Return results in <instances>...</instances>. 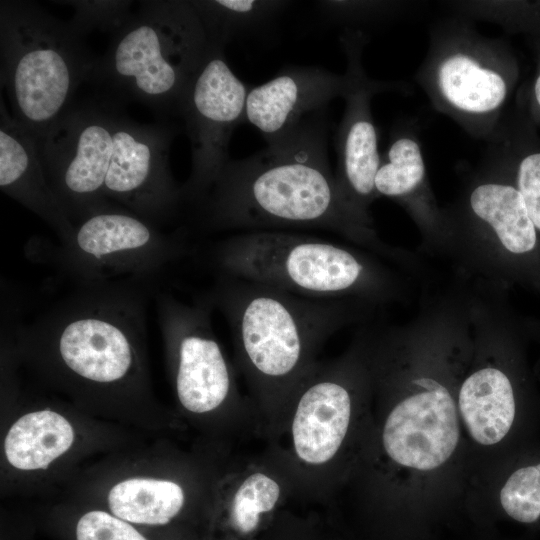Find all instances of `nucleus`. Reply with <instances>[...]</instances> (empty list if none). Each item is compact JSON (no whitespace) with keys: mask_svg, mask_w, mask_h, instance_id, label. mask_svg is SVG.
I'll list each match as a JSON object with an SVG mask.
<instances>
[{"mask_svg":"<svg viewBox=\"0 0 540 540\" xmlns=\"http://www.w3.org/2000/svg\"><path fill=\"white\" fill-rule=\"evenodd\" d=\"M209 45L224 48L233 37L256 28L279 12L287 2L260 0L191 1Z\"/></svg>","mask_w":540,"mask_h":540,"instance_id":"nucleus-23","label":"nucleus"},{"mask_svg":"<svg viewBox=\"0 0 540 540\" xmlns=\"http://www.w3.org/2000/svg\"><path fill=\"white\" fill-rule=\"evenodd\" d=\"M1 191L45 221L62 243L73 235L74 224L49 186L37 139L0 101Z\"/></svg>","mask_w":540,"mask_h":540,"instance_id":"nucleus-17","label":"nucleus"},{"mask_svg":"<svg viewBox=\"0 0 540 540\" xmlns=\"http://www.w3.org/2000/svg\"><path fill=\"white\" fill-rule=\"evenodd\" d=\"M458 407L470 436L484 446L495 445L510 431L516 404L508 375L494 366L470 373L458 393Z\"/></svg>","mask_w":540,"mask_h":540,"instance_id":"nucleus-20","label":"nucleus"},{"mask_svg":"<svg viewBox=\"0 0 540 540\" xmlns=\"http://www.w3.org/2000/svg\"><path fill=\"white\" fill-rule=\"evenodd\" d=\"M207 261L215 274L303 297L377 304L398 293L395 276L377 259L318 236L288 231L233 233L211 244Z\"/></svg>","mask_w":540,"mask_h":540,"instance_id":"nucleus-3","label":"nucleus"},{"mask_svg":"<svg viewBox=\"0 0 540 540\" xmlns=\"http://www.w3.org/2000/svg\"><path fill=\"white\" fill-rule=\"evenodd\" d=\"M513 77L503 45L456 16L432 28L415 74L435 110L470 136L493 141Z\"/></svg>","mask_w":540,"mask_h":540,"instance_id":"nucleus-6","label":"nucleus"},{"mask_svg":"<svg viewBox=\"0 0 540 540\" xmlns=\"http://www.w3.org/2000/svg\"><path fill=\"white\" fill-rule=\"evenodd\" d=\"M345 366L312 372L298 389L291 425L293 449L308 465H323L338 453L348 432L352 390Z\"/></svg>","mask_w":540,"mask_h":540,"instance_id":"nucleus-16","label":"nucleus"},{"mask_svg":"<svg viewBox=\"0 0 540 540\" xmlns=\"http://www.w3.org/2000/svg\"><path fill=\"white\" fill-rule=\"evenodd\" d=\"M59 3L73 8L74 13L68 24L83 38L93 30L110 32L113 35L134 13L131 11L132 1L127 0H76Z\"/></svg>","mask_w":540,"mask_h":540,"instance_id":"nucleus-25","label":"nucleus"},{"mask_svg":"<svg viewBox=\"0 0 540 540\" xmlns=\"http://www.w3.org/2000/svg\"><path fill=\"white\" fill-rule=\"evenodd\" d=\"M332 18L349 23H367L398 15L406 4L396 1H320Z\"/></svg>","mask_w":540,"mask_h":540,"instance_id":"nucleus-27","label":"nucleus"},{"mask_svg":"<svg viewBox=\"0 0 540 540\" xmlns=\"http://www.w3.org/2000/svg\"><path fill=\"white\" fill-rule=\"evenodd\" d=\"M500 503L512 519L531 524L540 519V463L513 472L500 491Z\"/></svg>","mask_w":540,"mask_h":540,"instance_id":"nucleus-24","label":"nucleus"},{"mask_svg":"<svg viewBox=\"0 0 540 540\" xmlns=\"http://www.w3.org/2000/svg\"><path fill=\"white\" fill-rule=\"evenodd\" d=\"M181 235L110 203L76 223L72 237L55 251V262L83 285L153 277L189 253Z\"/></svg>","mask_w":540,"mask_h":540,"instance_id":"nucleus-7","label":"nucleus"},{"mask_svg":"<svg viewBox=\"0 0 540 540\" xmlns=\"http://www.w3.org/2000/svg\"><path fill=\"white\" fill-rule=\"evenodd\" d=\"M114 112L70 107L38 144L49 186L72 223L112 202L104 184L113 151Z\"/></svg>","mask_w":540,"mask_h":540,"instance_id":"nucleus-10","label":"nucleus"},{"mask_svg":"<svg viewBox=\"0 0 540 540\" xmlns=\"http://www.w3.org/2000/svg\"><path fill=\"white\" fill-rule=\"evenodd\" d=\"M231 329L241 361L265 394L299 389L320 345L360 323L375 304L360 299L298 296L261 283L215 274L206 292Z\"/></svg>","mask_w":540,"mask_h":540,"instance_id":"nucleus-2","label":"nucleus"},{"mask_svg":"<svg viewBox=\"0 0 540 540\" xmlns=\"http://www.w3.org/2000/svg\"><path fill=\"white\" fill-rule=\"evenodd\" d=\"M0 58L13 117L38 144L90 80L96 61L68 22L18 0L0 2Z\"/></svg>","mask_w":540,"mask_h":540,"instance_id":"nucleus-5","label":"nucleus"},{"mask_svg":"<svg viewBox=\"0 0 540 540\" xmlns=\"http://www.w3.org/2000/svg\"><path fill=\"white\" fill-rule=\"evenodd\" d=\"M393 86L369 79L361 67L343 98L345 110L336 135L335 177L348 202L365 216H370L369 206L378 198L375 177L381 162L371 99Z\"/></svg>","mask_w":540,"mask_h":540,"instance_id":"nucleus-15","label":"nucleus"},{"mask_svg":"<svg viewBox=\"0 0 540 540\" xmlns=\"http://www.w3.org/2000/svg\"><path fill=\"white\" fill-rule=\"evenodd\" d=\"M107 500L111 513L124 521L165 527L181 513L185 496L173 481L133 478L113 486Z\"/></svg>","mask_w":540,"mask_h":540,"instance_id":"nucleus-22","label":"nucleus"},{"mask_svg":"<svg viewBox=\"0 0 540 540\" xmlns=\"http://www.w3.org/2000/svg\"><path fill=\"white\" fill-rule=\"evenodd\" d=\"M418 390L405 396L386 418L382 443L395 463L420 471L434 470L455 451L460 427L454 399L433 377L411 380Z\"/></svg>","mask_w":540,"mask_h":540,"instance_id":"nucleus-14","label":"nucleus"},{"mask_svg":"<svg viewBox=\"0 0 540 540\" xmlns=\"http://www.w3.org/2000/svg\"><path fill=\"white\" fill-rule=\"evenodd\" d=\"M279 483L255 471L231 479L211 513L205 540H253L277 507Z\"/></svg>","mask_w":540,"mask_h":540,"instance_id":"nucleus-19","label":"nucleus"},{"mask_svg":"<svg viewBox=\"0 0 540 540\" xmlns=\"http://www.w3.org/2000/svg\"><path fill=\"white\" fill-rule=\"evenodd\" d=\"M534 97L536 105L540 108V74L537 76L534 83Z\"/></svg>","mask_w":540,"mask_h":540,"instance_id":"nucleus-29","label":"nucleus"},{"mask_svg":"<svg viewBox=\"0 0 540 540\" xmlns=\"http://www.w3.org/2000/svg\"><path fill=\"white\" fill-rule=\"evenodd\" d=\"M378 197H387L403 206L430 239L442 242L446 213L432 193L424 155L416 134L397 132L384 155L375 177Z\"/></svg>","mask_w":540,"mask_h":540,"instance_id":"nucleus-18","label":"nucleus"},{"mask_svg":"<svg viewBox=\"0 0 540 540\" xmlns=\"http://www.w3.org/2000/svg\"><path fill=\"white\" fill-rule=\"evenodd\" d=\"M209 42L191 1H141L96 59L90 80L113 97L176 112Z\"/></svg>","mask_w":540,"mask_h":540,"instance_id":"nucleus-4","label":"nucleus"},{"mask_svg":"<svg viewBox=\"0 0 540 540\" xmlns=\"http://www.w3.org/2000/svg\"><path fill=\"white\" fill-rule=\"evenodd\" d=\"M197 208L208 232L319 229L401 258L343 195L329 166L325 125L317 120H302L258 153L229 160Z\"/></svg>","mask_w":540,"mask_h":540,"instance_id":"nucleus-1","label":"nucleus"},{"mask_svg":"<svg viewBox=\"0 0 540 540\" xmlns=\"http://www.w3.org/2000/svg\"><path fill=\"white\" fill-rule=\"evenodd\" d=\"M521 194L528 215L540 236V152L522 157L510 178Z\"/></svg>","mask_w":540,"mask_h":540,"instance_id":"nucleus-28","label":"nucleus"},{"mask_svg":"<svg viewBox=\"0 0 540 540\" xmlns=\"http://www.w3.org/2000/svg\"><path fill=\"white\" fill-rule=\"evenodd\" d=\"M444 242L469 236L483 244L494 263L509 279L540 291V236L524 200L505 172L492 164L468 185L456 211L446 212ZM478 245V246H479Z\"/></svg>","mask_w":540,"mask_h":540,"instance_id":"nucleus-8","label":"nucleus"},{"mask_svg":"<svg viewBox=\"0 0 540 540\" xmlns=\"http://www.w3.org/2000/svg\"><path fill=\"white\" fill-rule=\"evenodd\" d=\"M174 130L142 125L114 114L113 151L104 195L159 226L171 221L183 204L169 166Z\"/></svg>","mask_w":540,"mask_h":540,"instance_id":"nucleus-12","label":"nucleus"},{"mask_svg":"<svg viewBox=\"0 0 540 540\" xmlns=\"http://www.w3.org/2000/svg\"><path fill=\"white\" fill-rule=\"evenodd\" d=\"M249 89L231 70L223 48L209 45L182 98L192 168L181 187L183 203L198 207L228 163L234 129L245 119Z\"/></svg>","mask_w":540,"mask_h":540,"instance_id":"nucleus-9","label":"nucleus"},{"mask_svg":"<svg viewBox=\"0 0 540 540\" xmlns=\"http://www.w3.org/2000/svg\"><path fill=\"white\" fill-rule=\"evenodd\" d=\"M73 540H150L134 524L103 510L82 514L73 525Z\"/></svg>","mask_w":540,"mask_h":540,"instance_id":"nucleus-26","label":"nucleus"},{"mask_svg":"<svg viewBox=\"0 0 540 540\" xmlns=\"http://www.w3.org/2000/svg\"><path fill=\"white\" fill-rule=\"evenodd\" d=\"M159 327L174 360L176 394L192 413H208L231 395L232 375L213 332L211 304L206 293L184 301L157 292Z\"/></svg>","mask_w":540,"mask_h":540,"instance_id":"nucleus-11","label":"nucleus"},{"mask_svg":"<svg viewBox=\"0 0 540 540\" xmlns=\"http://www.w3.org/2000/svg\"><path fill=\"white\" fill-rule=\"evenodd\" d=\"M73 441L74 430L65 417L52 410H39L23 415L11 426L4 450L16 469H46Z\"/></svg>","mask_w":540,"mask_h":540,"instance_id":"nucleus-21","label":"nucleus"},{"mask_svg":"<svg viewBox=\"0 0 540 540\" xmlns=\"http://www.w3.org/2000/svg\"><path fill=\"white\" fill-rule=\"evenodd\" d=\"M342 43L348 59L344 74L317 67H292L249 90L245 119L260 131L268 144L296 127L307 113L333 98H344L353 86L362 67L366 37L360 31L346 30Z\"/></svg>","mask_w":540,"mask_h":540,"instance_id":"nucleus-13","label":"nucleus"}]
</instances>
